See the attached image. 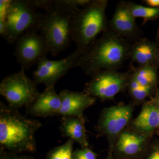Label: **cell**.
Returning <instances> with one entry per match:
<instances>
[{"label": "cell", "mask_w": 159, "mask_h": 159, "mask_svg": "<svg viewBox=\"0 0 159 159\" xmlns=\"http://www.w3.org/2000/svg\"><path fill=\"white\" fill-rule=\"evenodd\" d=\"M131 46L127 40L108 30L83 51L77 67L91 77L101 71L117 70L129 59Z\"/></svg>", "instance_id": "6da1fadb"}, {"label": "cell", "mask_w": 159, "mask_h": 159, "mask_svg": "<svg viewBox=\"0 0 159 159\" xmlns=\"http://www.w3.org/2000/svg\"><path fill=\"white\" fill-rule=\"evenodd\" d=\"M42 126L39 120L0 102V149L16 154L35 152V134Z\"/></svg>", "instance_id": "7a4b0ae2"}, {"label": "cell", "mask_w": 159, "mask_h": 159, "mask_svg": "<svg viewBox=\"0 0 159 159\" xmlns=\"http://www.w3.org/2000/svg\"><path fill=\"white\" fill-rule=\"evenodd\" d=\"M39 9L45 10L39 30L46 43L48 52L56 56L67 48L72 41L71 21L73 15L80 9L63 6L57 0H39Z\"/></svg>", "instance_id": "3957f363"}, {"label": "cell", "mask_w": 159, "mask_h": 159, "mask_svg": "<svg viewBox=\"0 0 159 159\" xmlns=\"http://www.w3.org/2000/svg\"><path fill=\"white\" fill-rule=\"evenodd\" d=\"M107 0H92L73 15L71 21L72 40L81 53L97 39L109 30L106 15Z\"/></svg>", "instance_id": "277c9868"}, {"label": "cell", "mask_w": 159, "mask_h": 159, "mask_svg": "<svg viewBox=\"0 0 159 159\" xmlns=\"http://www.w3.org/2000/svg\"><path fill=\"white\" fill-rule=\"evenodd\" d=\"M30 0H14L11 2L4 23H0L1 36L9 44H15L20 36L30 30H39L43 14Z\"/></svg>", "instance_id": "5b68a950"}, {"label": "cell", "mask_w": 159, "mask_h": 159, "mask_svg": "<svg viewBox=\"0 0 159 159\" xmlns=\"http://www.w3.org/2000/svg\"><path fill=\"white\" fill-rule=\"evenodd\" d=\"M37 84L21 70L6 76L0 83V95L6 99L8 106L19 110L34 101L39 92Z\"/></svg>", "instance_id": "8992f818"}, {"label": "cell", "mask_w": 159, "mask_h": 159, "mask_svg": "<svg viewBox=\"0 0 159 159\" xmlns=\"http://www.w3.org/2000/svg\"><path fill=\"white\" fill-rule=\"evenodd\" d=\"M132 70L122 73L117 70L100 71L86 83L84 93L102 101L113 99L128 87Z\"/></svg>", "instance_id": "52a82bcc"}, {"label": "cell", "mask_w": 159, "mask_h": 159, "mask_svg": "<svg viewBox=\"0 0 159 159\" xmlns=\"http://www.w3.org/2000/svg\"><path fill=\"white\" fill-rule=\"evenodd\" d=\"M82 53L76 49L70 55L59 60H50L46 56L39 59L37 68L33 73V79L37 84L46 88L54 87L56 83L71 69L77 67V61Z\"/></svg>", "instance_id": "ba28073f"}, {"label": "cell", "mask_w": 159, "mask_h": 159, "mask_svg": "<svg viewBox=\"0 0 159 159\" xmlns=\"http://www.w3.org/2000/svg\"><path fill=\"white\" fill-rule=\"evenodd\" d=\"M38 31L34 29L24 33L15 44L13 54L23 70H29L48 53L46 43Z\"/></svg>", "instance_id": "9c48e42d"}, {"label": "cell", "mask_w": 159, "mask_h": 159, "mask_svg": "<svg viewBox=\"0 0 159 159\" xmlns=\"http://www.w3.org/2000/svg\"><path fill=\"white\" fill-rule=\"evenodd\" d=\"M133 111V107L130 104H120L104 108L98 122V129L109 139H117L130 121Z\"/></svg>", "instance_id": "30bf717a"}, {"label": "cell", "mask_w": 159, "mask_h": 159, "mask_svg": "<svg viewBox=\"0 0 159 159\" xmlns=\"http://www.w3.org/2000/svg\"><path fill=\"white\" fill-rule=\"evenodd\" d=\"M109 30L128 41L134 42L142 38L143 34L142 29L137 25L135 18L126 8L124 1L120 2L117 5L113 17L109 23Z\"/></svg>", "instance_id": "8fae6325"}, {"label": "cell", "mask_w": 159, "mask_h": 159, "mask_svg": "<svg viewBox=\"0 0 159 159\" xmlns=\"http://www.w3.org/2000/svg\"><path fill=\"white\" fill-rule=\"evenodd\" d=\"M61 106V99L54 87L46 88L26 107V113L32 116L46 118L58 115Z\"/></svg>", "instance_id": "7c38bea8"}, {"label": "cell", "mask_w": 159, "mask_h": 159, "mask_svg": "<svg viewBox=\"0 0 159 159\" xmlns=\"http://www.w3.org/2000/svg\"><path fill=\"white\" fill-rule=\"evenodd\" d=\"M61 106L58 116H84V111L95 104L97 98L84 92L62 90L59 94Z\"/></svg>", "instance_id": "4fadbf2b"}, {"label": "cell", "mask_w": 159, "mask_h": 159, "mask_svg": "<svg viewBox=\"0 0 159 159\" xmlns=\"http://www.w3.org/2000/svg\"><path fill=\"white\" fill-rule=\"evenodd\" d=\"M84 116H62L59 129L63 137L72 139L80 145L81 148L88 147Z\"/></svg>", "instance_id": "5bb4252c"}, {"label": "cell", "mask_w": 159, "mask_h": 159, "mask_svg": "<svg viewBox=\"0 0 159 159\" xmlns=\"http://www.w3.org/2000/svg\"><path fill=\"white\" fill-rule=\"evenodd\" d=\"M159 44L147 38H142L131 46L129 58L139 66H153Z\"/></svg>", "instance_id": "9a60e30c"}, {"label": "cell", "mask_w": 159, "mask_h": 159, "mask_svg": "<svg viewBox=\"0 0 159 159\" xmlns=\"http://www.w3.org/2000/svg\"><path fill=\"white\" fill-rule=\"evenodd\" d=\"M132 125L134 130L149 136L159 127L157 107L150 101L145 103Z\"/></svg>", "instance_id": "2e32d148"}, {"label": "cell", "mask_w": 159, "mask_h": 159, "mask_svg": "<svg viewBox=\"0 0 159 159\" xmlns=\"http://www.w3.org/2000/svg\"><path fill=\"white\" fill-rule=\"evenodd\" d=\"M148 137L134 130L122 131L117 139V150L125 155L137 154L147 145Z\"/></svg>", "instance_id": "e0dca14e"}, {"label": "cell", "mask_w": 159, "mask_h": 159, "mask_svg": "<svg viewBox=\"0 0 159 159\" xmlns=\"http://www.w3.org/2000/svg\"><path fill=\"white\" fill-rule=\"evenodd\" d=\"M158 68L153 66L133 67L132 76L144 87L156 88L158 83Z\"/></svg>", "instance_id": "ac0fdd59"}, {"label": "cell", "mask_w": 159, "mask_h": 159, "mask_svg": "<svg viewBox=\"0 0 159 159\" xmlns=\"http://www.w3.org/2000/svg\"><path fill=\"white\" fill-rule=\"evenodd\" d=\"M125 4L129 13L134 18L142 17L144 19L143 24L159 18V8L146 7L131 2H125Z\"/></svg>", "instance_id": "d6986e66"}, {"label": "cell", "mask_w": 159, "mask_h": 159, "mask_svg": "<svg viewBox=\"0 0 159 159\" xmlns=\"http://www.w3.org/2000/svg\"><path fill=\"white\" fill-rule=\"evenodd\" d=\"M74 143L73 140L69 139L64 144L49 151L45 159H73Z\"/></svg>", "instance_id": "ffe728a7"}, {"label": "cell", "mask_w": 159, "mask_h": 159, "mask_svg": "<svg viewBox=\"0 0 159 159\" xmlns=\"http://www.w3.org/2000/svg\"><path fill=\"white\" fill-rule=\"evenodd\" d=\"M157 88L144 87L140 86L138 88L129 89V92L134 101L140 102L144 101L152 94H154Z\"/></svg>", "instance_id": "44dd1931"}, {"label": "cell", "mask_w": 159, "mask_h": 159, "mask_svg": "<svg viewBox=\"0 0 159 159\" xmlns=\"http://www.w3.org/2000/svg\"><path fill=\"white\" fill-rule=\"evenodd\" d=\"M96 158L97 154L88 147L73 152V159H96Z\"/></svg>", "instance_id": "7402d4cb"}, {"label": "cell", "mask_w": 159, "mask_h": 159, "mask_svg": "<svg viewBox=\"0 0 159 159\" xmlns=\"http://www.w3.org/2000/svg\"><path fill=\"white\" fill-rule=\"evenodd\" d=\"M8 159H34L31 157L25 155H18L16 154L9 153L8 152Z\"/></svg>", "instance_id": "603a6c76"}, {"label": "cell", "mask_w": 159, "mask_h": 159, "mask_svg": "<svg viewBox=\"0 0 159 159\" xmlns=\"http://www.w3.org/2000/svg\"><path fill=\"white\" fill-rule=\"evenodd\" d=\"M143 2L148 7L152 8H159V0H145Z\"/></svg>", "instance_id": "cb8c5ba5"}, {"label": "cell", "mask_w": 159, "mask_h": 159, "mask_svg": "<svg viewBox=\"0 0 159 159\" xmlns=\"http://www.w3.org/2000/svg\"><path fill=\"white\" fill-rule=\"evenodd\" d=\"M150 101L157 107H159V89L157 87L156 89L154 96L153 98H152Z\"/></svg>", "instance_id": "d4e9b609"}, {"label": "cell", "mask_w": 159, "mask_h": 159, "mask_svg": "<svg viewBox=\"0 0 159 159\" xmlns=\"http://www.w3.org/2000/svg\"><path fill=\"white\" fill-rule=\"evenodd\" d=\"M147 159H159V148H156Z\"/></svg>", "instance_id": "484cf974"}, {"label": "cell", "mask_w": 159, "mask_h": 159, "mask_svg": "<svg viewBox=\"0 0 159 159\" xmlns=\"http://www.w3.org/2000/svg\"><path fill=\"white\" fill-rule=\"evenodd\" d=\"M0 159H8V152L0 149Z\"/></svg>", "instance_id": "4316f807"}, {"label": "cell", "mask_w": 159, "mask_h": 159, "mask_svg": "<svg viewBox=\"0 0 159 159\" xmlns=\"http://www.w3.org/2000/svg\"><path fill=\"white\" fill-rule=\"evenodd\" d=\"M153 66L156 67L158 68L159 67V47L157 51L156 56L153 63Z\"/></svg>", "instance_id": "83f0119b"}, {"label": "cell", "mask_w": 159, "mask_h": 159, "mask_svg": "<svg viewBox=\"0 0 159 159\" xmlns=\"http://www.w3.org/2000/svg\"><path fill=\"white\" fill-rule=\"evenodd\" d=\"M156 42L159 44V27L157 31L156 36Z\"/></svg>", "instance_id": "f1b7e54d"}, {"label": "cell", "mask_w": 159, "mask_h": 159, "mask_svg": "<svg viewBox=\"0 0 159 159\" xmlns=\"http://www.w3.org/2000/svg\"><path fill=\"white\" fill-rule=\"evenodd\" d=\"M158 117H159V107H158Z\"/></svg>", "instance_id": "f546056e"}, {"label": "cell", "mask_w": 159, "mask_h": 159, "mask_svg": "<svg viewBox=\"0 0 159 159\" xmlns=\"http://www.w3.org/2000/svg\"><path fill=\"white\" fill-rule=\"evenodd\" d=\"M107 159H111V157H109L107 158Z\"/></svg>", "instance_id": "4dcf8cb0"}]
</instances>
